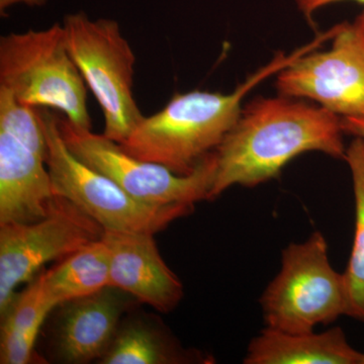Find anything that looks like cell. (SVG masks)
Returning <instances> with one entry per match:
<instances>
[{
  "instance_id": "6da1fadb",
  "label": "cell",
  "mask_w": 364,
  "mask_h": 364,
  "mask_svg": "<svg viewBox=\"0 0 364 364\" xmlns=\"http://www.w3.org/2000/svg\"><path fill=\"white\" fill-rule=\"evenodd\" d=\"M342 117L298 98L257 97L214 151L210 200L235 186L255 188L277 178L291 160L306 152L343 159Z\"/></svg>"
},
{
  "instance_id": "7a4b0ae2",
  "label": "cell",
  "mask_w": 364,
  "mask_h": 364,
  "mask_svg": "<svg viewBox=\"0 0 364 364\" xmlns=\"http://www.w3.org/2000/svg\"><path fill=\"white\" fill-rule=\"evenodd\" d=\"M327 40L322 33L289 55L279 53L231 93H176L161 111L144 117L119 146L131 156L163 165L179 176L193 173L237 123L243 109L242 102L254 87Z\"/></svg>"
},
{
  "instance_id": "3957f363",
  "label": "cell",
  "mask_w": 364,
  "mask_h": 364,
  "mask_svg": "<svg viewBox=\"0 0 364 364\" xmlns=\"http://www.w3.org/2000/svg\"><path fill=\"white\" fill-rule=\"evenodd\" d=\"M85 85L63 25L0 38V86L23 104L58 109L72 124L91 129Z\"/></svg>"
},
{
  "instance_id": "277c9868",
  "label": "cell",
  "mask_w": 364,
  "mask_h": 364,
  "mask_svg": "<svg viewBox=\"0 0 364 364\" xmlns=\"http://www.w3.org/2000/svg\"><path fill=\"white\" fill-rule=\"evenodd\" d=\"M37 109L47 142L46 165L54 195L85 210L105 231L154 235L193 213L195 205H152L133 198L74 156L60 134L58 117L47 107Z\"/></svg>"
},
{
  "instance_id": "5b68a950",
  "label": "cell",
  "mask_w": 364,
  "mask_h": 364,
  "mask_svg": "<svg viewBox=\"0 0 364 364\" xmlns=\"http://www.w3.org/2000/svg\"><path fill=\"white\" fill-rule=\"evenodd\" d=\"M267 328L287 333L313 332L348 312L343 273L330 263L324 235L315 232L303 243L282 251L279 272L261 296Z\"/></svg>"
},
{
  "instance_id": "8992f818",
  "label": "cell",
  "mask_w": 364,
  "mask_h": 364,
  "mask_svg": "<svg viewBox=\"0 0 364 364\" xmlns=\"http://www.w3.org/2000/svg\"><path fill=\"white\" fill-rule=\"evenodd\" d=\"M63 28L72 59L104 112V135L123 143L144 117L133 95L136 56L130 44L109 18L69 14Z\"/></svg>"
},
{
  "instance_id": "52a82bcc",
  "label": "cell",
  "mask_w": 364,
  "mask_h": 364,
  "mask_svg": "<svg viewBox=\"0 0 364 364\" xmlns=\"http://www.w3.org/2000/svg\"><path fill=\"white\" fill-rule=\"evenodd\" d=\"M60 134L69 151L81 162L116 182L127 193L152 205H195L210 200L215 181V153L195 171L179 176L163 165L129 155L119 143L58 117Z\"/></svg>"
},
{
  "instance_id": "ba28073f",
  "label": "cell",
  "mask_w": 364,
  "mask_h": 364,
  "mask_svg": "<svg viewBox=\"0 0 364 364\" xmlns=\"http://www.w3.org/2000/svg\"><path fill=\"white\" fill-rule=\"evenodd\" d=\"M104 228L85 210L55 196L49 214L39 221L0 224V315L46 263L65 258L102 239Z\"/></svg>"
},
{
  "instance_id": "9c48e42d",
  "label": "cell",
  "mask_w": 364,
  "mask_h": 364,
  "mask_svg": "<svg viewBox=\"0 0 364 364\" xmlns=\"http://www.w3.org/2000/svg\"><path fill=\"white\" fill-rule=\"evenodd\" d=\"M328 51L306 53L277 73L280 95L309 100L340 117H364V40L341 23Z\"/></svg>"
},
{
  "instance_id": "30bf717a",
  "label": "cell",
  "mask_w": 364,
  "mask_h": 364,
  "mask_svg": "<svg viewBox=\"0 0 364 364\" xmlns=\"http://www.w3.org/2000/svg\"><path fill=\"white\" fill-rule=\"evenodd\" d=\"M154 235L104 231L111 255V287L158 312L169 313L183 298L181 280L163 260Z\"/></svg>"
},
{
  "instance_id": "8fae6325",
  "label": "cell",
  "mask_w": 364,
  "mask_h": 364,
  "mask_svg": "<svg viewBox=\"0 0 364 364\" xmlns=\"http://www.w3.org/2000/svg\"><path fill=\"white\" fill-rule=\"evenodd\" d=\"M128 294L114 287L65 304L56 335L60 358L86 363L102 358L116 336Z\"/></svg>"
},
{
  "instance_id": "7c38bea8",
  "label": "cell",
  "mask_w": 364,
  "mask_h": 364,
  "mask_svg": "<svg viewBox=\"0 0 364 364\" xmlns=\"http://www.w3.org/2000/svg\"><path fill=\"white\" fill-rule=\"evenodd\" d=\"M45 158L0 131V224L39 221L55 195Z\"/></svg>"
},
{
  "instance_id": "4fadbf2b",
  "label": "cell",
  "mask_w": 364,
  "mask_h": 364,
  "mask_svg": "<svg viewBox=\"0 0 364 364\" xmlns=\"http://www.w3.org/2000/svg\"><path fill=\"white\" fill-rule=\"evenodd\" d=\"M363 353L349 344L343 330L287 333L265 327L251 340L246 364H361Z\"/></svg>"
},
{
  "instance_id": "5bb4252c",
  "label": "cell",
  "mask_w": 364,
  "mask_h": 364,
  "mask_svg": "<svg viewBox=\"0 0 364 364\" xmlns=\"http://www.w3.org/2000/svg\"><path fill=\"white\" fill-rule=\"evenodd\" d=\"M46 299L52 309L111 287V255L102 239L91 242L40 273Z\"/></svg>"
},
{
  "instance_id": "9a60e30c",
  "label": "cell",
  "mask_w": 364,
  "mask_h": 364,
  "mask_svg": "<svg viewBox=\"0 0 364 364\" xmlns=\"http://www.w3.org/2000/svg\"><path fill=\"white\" fill-rule=\"evenodd\" d=\"M52 310L38 275L26 289L16 294L1 317L0 363L26 364L32 361L41 326Z\"/></svg>"
},
{
  "instance_id": "2e32d148",
  "label": "cell",
  "mask_w": 364,
  "mask_h": 364,
  "mask_svg": "<svg viewBox=\"0 0 364 364\" xmlns=\"http://www.w3.org/2000/svg\"><path fill=\"white\" fill-rule=\"evenodd\" d=\"M355 203V227L348 264L343 272L348 312L347 316L364 323V140L355 136L347 147Z\"/></svg>"
},
{
  "instance_id": "e0dca14e",
  "label": "cell",
  "mask_w": 364,
  "mask_h": 364,
  "mask_svg": "<svg viewBox=\"0 0 364 364\" xmlns=\"http://www.w3.org/2000/svg\"><path fill=\"white\" fill-rule=\"evenodd\" d=\"M188 352L176 348L155 330L140 321L117 330L104 364H168L191 360Z\"/></svg>"
},
{
  "instance_id": "ac0fdd59",
  "label": "cell",
  "mask_w": 364,
  "mask_h": 364,
  "mask_svg": "<svg viewBox=\"0 0 364 364\" xmlns=\"http://www.w3.org/2000/svg\"><path fill=\"white\" fill-rule=\"evenodd\" d=\"M0 131L46 160L47 142L37 107L23 104L4 86H0Z\"/></svg>"
},
{
  "instance_id": "d6986e66",
  "label": "cell",
  "mask_w": 364,
  "mask_h": 364,
  "mask_svg": "<svg viewBox=\"0 0 364 364\" xmlns=\"http://www.w3.org/2000/svg\"><path fill=\"white\" fill-rule=\"evenodd\" d=\"M341 1H354L364 4V0H296V4L299 11L303 14L311 26H315L314 16H315L318 9L329 6V4Z\"/></svg>"
},
{
  "instance_id": "ffe728a7",
  "label": "cell",
  "mask_w": 364,
  "mask_h": 364,
  "mask_svg": "<svg viewBox=\"0 0 364 364\" xmlns=\"http://www.w3.org/2000/svg\"><path fill=\"white\" fill-rule=\"evenodd\" d=\"M342 127L345 134L358 136L364 140V117H343Z\"/></svg>"
},
{
  "instance_id": "44dd1931",
  "label": "cell",
  "mask_w": 364,
  "mask_h": 364,
  "mask_svg": "<svg viewBox=\"0 0 364 364\" xmlns=\"http://www.w3.org/2000/svg\"><path fill=\"white\" fill-rule=\"evenodd\" d=\"M18 2H23L28 6H40V4H44L45 0H0V9H1V11H4L6 7L11 4H18Z\"/></svg>"
},
{
  "instance_id": "7402d4cb",
  "label": "cell",
  "mask_w": 364,
  "mask_h": 364,
  "mask_svg": "<svg viewBox=\"0 0 364 364\" xmlns=\"http://www.w3.org/2000/svg\"><path fill=\"white\" fill-rule=\"evenodd\" d=\"M354 26L358 28L359 33H360L361 37L363 38L364 40V11L363 13L359 14L356 20L354 21Z\"/></svg>"
},
{
  "instance_id": "603a6c76",
  "label": "cell",
  "mask_w": 364,
  "mask_h": 364,
  "mask_svg": "<svg viewBox=\"0 0 364 364\" xmlns=\"http://www.w3.org/2000/svg\"><path fill=\"white\" fill-rule=\"evenodd\" d=\"M361 364H364V353H363V358H361Z\"/></svg>"
}]
</instances>
